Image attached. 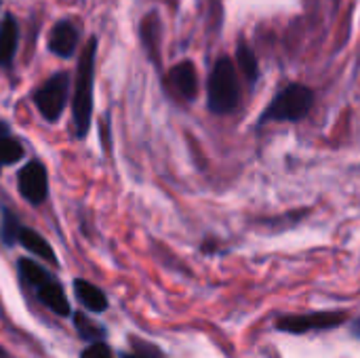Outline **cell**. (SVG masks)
<instances>
[{
	"instance_id": "cell-10",
	"label": "cell",
	"mask_w": 360,
	"mask_h": 358,
	"mask_svg": "<svg viewBox=\"0 0 360 358\" xmlns=\"http://www.w3.org/2000/svg\"><path fill=\"white\" fill-rule=\"evenodd\" d=\"M19 44V25L17 19L8 13L0 21V68H11Z\"/></svg>"
},
{
	"instance_id": "cell-17",
	"label": "cell",
	"mask_w": 360,
	"mask_h": 358,
	"mask_svg": "<svg viewBox=\"0 0 360 358\" xmlns=\"http://www.w3.org/2000/svg\"><path fill=\"white\" fill-rule=\"evenodd\" d=\"M19 230H21V224H19V217L2 207V222H0V241L6 245V247H13L17 243V236H19Z\"/></svg>"
},
{
	"instance_id": "cell-20",
	"label": "cell",
	"mask_w": 360,
	"mask_h": 358,
	"mask_svg": "<svg viewBox=\"0 0 360 358\" xmlns=\"http://www.w3.org/2000/svg\"><path fill=\"white\" fill-rule=\"evenodd\" d=\"M348 325H350V335H352L354 340H360V317H356V319H350V321H348Z\"/></svg>"
},
{
	"instance_id": "cell-4",
	"label": "cell",
	"mask_w": 360,
	"mask_h": 358,
	"mask_svg": "<svg viewBox=\"0 0 360 358\" xmlns=\"http://www.w3.org/2000/svg\"><path fill=\"white\" fill-rule=\"evenodd\" d=\"M17 268H19V276H21L23 285L36 293V298L42 306H46L57 317H72V308L65 298V291H63L61 283L49 270H44L34 260H25V257L19 260Z\"/></svg>"
},
{
	"instance_id": "cell-2",
	"label": "cell",
	"mask_w": 360,
	"mask_h": 358,
	"mask_svg": "<svg viewBox=\"0 0 360 358\" xmlns=\"http://www.w3.org/2000/svg\"><path fill=\"white\" fill-rule=\"evenodd\" d=\"M240 103L238 70L230 57H219L209 74L207 106L213 114H232Z\"/></svg>"
},
{
	"instance_id": "cell-16",
	"label": "cell",
	"mask_w": 360,
	"mask_h": 358,
	"mask_svg": "<svg viewBox=\"0 0 360 358\" xmlns=\"http://www.w3.org/2000/svg\"><path fill=\"white\" fill-rule=\"evenodd\" d=\"M72 319H74V327L78 329V335H80L84 342H89V344H93V342H103L105 329H103L101 325L93 323L84 312H76V314H72Z\"/></svg>"
},
{
	"instance_id": "cell-9",
	"label": "cell",
	"mask_w": 360,
	"mask_h": 358,
	"mask_svg": "<svg viewBox=\"0 0 360 358\" xmlns=\"http://www.w3.org/2000/svg\"><path fill=\"white\" fill-rule=\"evenodd\" d=\"M78 40H80L78 27H76L70 19H61V21H57V23L51 27L46 46H49V51L55 53L57 57L70 59V57L74 55L76 46H78Z\"/></svg>"
},
{
	"instance_id": "cell-15",
	"label": "cell",
	"mask_w": 360,
	"mask_h": 358,
	"mask_svg": "<svg viewBox=\"0 0 360 358\" xmlns=\"http://www.w3.org/2000/svg\"><path fill=\"white\" fill-rule=\"evenodd\" d=\"M23 158V143L15 139L4 122H0V167L15 165Z\"/></svg>"
},
{
	"instance_id": "cell-6",
	"label": "cell",
	"mask_w": 360,
	"mask_h": 358,
	"mask_svg": "<svg viewBox=\"0 0 360 358\" xmlns=\"http://www.w3.org/2000/svg\"><path fill=\"white\" fill-rule=\"evenodd\" d=\"M68 95H70V74L57 72L34 93V103L38 112L44 116V120L57 122L65 110Z\"/></svg>"
},
{
	"instance_id": "cell-1",
	"label": "cell",
	"mask_w": 360,
	"mask_h": 358,
	"mask_svg": "<svg viewBox=\"0 0 360 358\" xmlns=\"http://www.w3.org/2000/svg\"><path fill=\"white\" fill-rule=\"evenodd\" d=\"M95 55H97V38H91L80 55L76 70V84L72 97V118L76 127V137L84 139L91 129L93 116V78H95Z\"/></svg>"
},
{
	"instance_id": "cell-18",
	"label": "cell",
	"mask_w": 360,
	"mask_h": 358,
	"mask_svg": "<svg viewBox=\"0 0 360 358\" xmlns=\"http://www.w3.org/2000/svg\"><path fill=\"white\" fill-rule=\"evenodd\" d=\"M80 358H114L112 350L108 348V344L103 342H93L89 348H84L80 352Z\"/></svg>"
},
{
	"instance_id": "cell-7",
	"label": "cell",
	"mask_w": 360,
	"mask_h": 358,
	"mask_svg": "<svg viewBox=\"0 0 360 358\" xmlns=\"http://www.w3.org/2000/svg\"><path fill=\"white\" fill-rule=\"evenodd\" d=\"M21 196L30 205H42L49 198V173L40 160H30L17 177Z\"/></svg>"
},
{
	"instance_id": "cell-21",
	"label": "cell",
	"mask_w": 360,
	"mask_h": 358,
	"mask_svg": "<svg viewBox=\"0 0 360 358\" xmlns=\"http://www.w3.org/2000/svg\"><path fill=\"white\" fill-rule=\"evenodd\" d=\"M0 358H6V352H4L2 348H0Z\"/></svg>"
},
{
	"instance_id": "cell-5",
	"label": "cell",
	"mask_w": 360,
	"mask_h": 358,
	"mask_svg": "<svg viewBox=\"0 0 360 358\" xmlns=\"http://www.w3.org/2000/svg\"><path fill=\"white\" fill-rule=\"evenodd\" d=\"M350 321L346 310H316L308 314H281L274 321V331L285 335H308V333H325L344 327Z\"/></svg>"
},
{
	"instance_id": "cell-14",
	"label": "cell",
	"mask_w": 360,
	"mask_h": 358,
	"mask_svg": "<svg viewBox=\"0 0 360 358\" xmlns=\"http://www.w3.org/2000/svg\"><path fill=\"white\" fill-rule=\"evenodd\" d=\"M236 63H238V70L243 72L245 80L249 82V87H253L259 78V61H257L253 49L245 40H238V44H236Z\"/></svg>"
},
{
	"instance_id": "cell-13",
	"label": "cell",
	"mask_w": 360,
	"mask_h": 358,
	"mask_svg": "<svg viewBox=\"0 0 360 358\" xmlns=\"http://www.w3.org/2000/svg\"><path fill=\"white\" fill-rule=\"evenodd\" d=\"M141 44L146 46L150 59L158 61V44H160V19L156 13H148L139 23Z\"/></svg>"
},
{
	"instance_id": "cell-12",
	"label": "cell",
	"mask_w": 360,
	"mask_h": 358,
	"mask_svg": "<svg viewBox=\"0 0 360 358\" xmlns=\"http://www.w3.org/2000/svg\"><path fill=\"white\" fill-rule=\"evenodd\" d=\"M17 243H19L25 251H30L32 255H36V257H40V260H44V262L57 266V255H55L53 247H51L36 230L23 228V226H21L19 236H17Z\"/></svg>"
},
{
	"instance_id": "cell-8",
	"label": "cell",
	"mask_w": 360,
	"mask_h": 358,
	"mask_svg": "<svg viewBox=\"0 0 360 358\" xmlns=\"http://www.w3.org/2000/svg\"><path fill=\"white\" fill-rule=\"evenodd\" d=\"M167 82L171 91L184 101H194L198 95V72L192 61H179L173 65L167 74Z\"/></svg>"
},
{
	"instance_id": "cell-11",
	"label": "cell",
	"mask_w": 360,
	"mask_h": 358,
	"mask_svg": "<svg viewBox=\"0 0 360 358\" xmlns=\"http://www.w3.org/2000/svg\"><path fill=\"white\" fill-rule=\"evenodd\" d=\"M74 295L84 306V310H89L93 314H101V312L108 310L105 293L99 287H95L93 283L84 281V279H76L74 281Z\"/></svg>"
},
{
	"instance_id": "cell-19",
	"label": "cell",
	"mask_w": 360,
	"mask_h": 358,
	"mask_svg": "<svg viewBox=\"0 0 360 358\" xmlns=\"http://www.w3.org/2000/svg\"><path fill=\"white\" fill-rule=\"evenodd\" d=\"M139 346L141 348L133 350L131 354H122V358H165V354L156 346H152V344H141L139 342Z\"/></svg>"
},
{
	"instance_id": "cell-3",
	"label": "cell",
	"mask_w": 360,
	"mask_h": 358,
	"mask_svg": "<svg viewBox=\"0 0 360 358\" xmlns=\"http://www.w3.org/2000/svg\"><path fill=\"white\" fill-rule=\"evenodd\" d=\"M312 106H314V91L302 82H291L270 99L266 110L259 114V124L300 122L310 114Z\"/></svg>"
}]
</instances>
